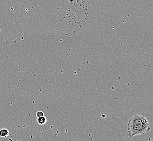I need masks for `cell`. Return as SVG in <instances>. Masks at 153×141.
I'll return each instance as SVG.
<instances>
[{
  "mask_svg": "<svg viewBox=\"0 0 153 141\" xmlns=\"http://www.w3.org/2000/svg\"><path fill=\"white\" fill-rule=\"evenodd\" d=\"M150 129L149 121L144 116L134 115L127 124V136L132 138L136 136L144 135Z\"/></svg>",
  "mask_w": 153,
  "mask_h": 141,
  "instance_id": "obj_1",
  "label": "cell"
},
{
  "mask_svg": "<svg viewBox=\"0 0 153 141\" xmlns=\"http://www.w3.org/2000/svg\"><path fill=\"white\" fill-rule=\"evenodd\" d=\"M9 131L6 129H0V137L2 138H5L9 135Z\"/></svg>",
  "mask_w": 153,
  "mask_h": 141,
  "instance_id": "obj_2",
  "label": "cell"
},
{
  "mask_svg": "<svg viewBox=\"0 0 153 141\" xmlns=\"http://www.w3.org/2000/svg\"><path fill=\"white\" fill-rule=\"evenodd\" d=\"M46 122H47V119L44 116L38 118V123L40 125H44L46 123Z\"/></svg>",
  "mask_w": 153,
  "mask_h": 141,
  "instance_id": "obj_3",
  "label": "cell"
},
{
  "mask_svg": "<svg viewBox=\"0 0 153 141\" xmlns=\"http://www.w3.org/2000/svg\"><path fill=\"white\" fill-rule=\"evenodd\" d=\"M44 116V114L43 112L41 111H39L36 114V116L38 118Z\"/></svg>",
  "mask_w": 153,
  "mask_h": 141,
  "instance_id": "obj_4",
  "label": "cell"
}]
</instances>
